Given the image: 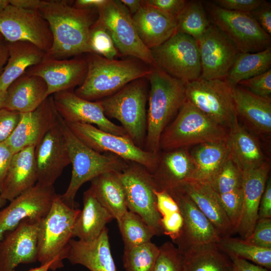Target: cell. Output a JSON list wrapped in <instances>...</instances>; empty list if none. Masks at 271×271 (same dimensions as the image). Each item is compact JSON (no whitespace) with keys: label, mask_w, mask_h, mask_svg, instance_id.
Wrapping results in <instances>:
<instances>
[{"label":"cell","mask_w":271,"mask_h":271,"mask_svg":"<svg viewBox=\"0 0 271 271\" xmlns=\"http://www.w3.org/2000/svg\"><path fill=\"white\" fill-rule=\"evenodd\" d=\"M263 0H215L217 6L231 11L250 13L257 8Z\"/></svg>","instance_id":"cell-49"},{"label":"cell","mask_w":271,"mask_h":271,"mask_svg":"<svg viewBox=\"0 0 271 271\" xmlns=\"http://www.w3.org/2000/svg\"><path fill=\"white\" fill-rule=\"evenodd\" d=\"M176 19L177 32L188 35L196 41L205 33L211 24L203 3L200 1H187Z\"/></svg>","instance_id":"cell-39"},{"label":"cell","mask_w":271,"mask_h":271,"mask_svg":"<svg viewBox=\"0 0 271 271\" xmlns=\"http://www.w3.org/2000/svg\"><path fill=\"white\" fill-rule=\"evenodd\" d=\"M0 34L8 42H29L46 53L53 44L49 25L38 10L11 4L0 13Z\"/></svg>","instance_id":"cell-14"},{"label":"cell","mask_w":271,"mask_h":271,"mask_svg":"<svg viewBox=\"0 0 271 271\" xmlns=\"http://www.w3.org/2000/svg\"><path fill=\"white\" fill-rule=\"evenodd\" d=\"M228 139L195 146L190 152L194 165L191 180L209 184L229 156Z\"/></svg>","instance_id":"cell-33"},{"label":"cell","mask_w":271,"mask_h":271,"mask_svg":"<svg viewBox=\"0 0 271 271\" xmlns=\"http://www.w3.org/2000/svg\"><path fill=\"white\" fill-rule=\"evenodd\" d=\"M35 159L37 182L47 186L54 185L65 168L71 164L59 115L57 120L35 147Z\"/></svg>","instance_id":"cell-19"},{"label":"cell","mask_w":271,"mask_h":271,"mask_svg":"<svg viewBox=\"0 0 271 271\" xmlns=\"http://www.w3.org/2000/svg\"><path fill=\"white\" fill-rule=\"evenodd\" d=\"M157 67L186 83L200 78L201 67L196 41L177 32L160 46L150 50Z\"/></svg>","instance_id":"cell-11"},{"label":"cell","mask_w":271,"mask_h":271,"mask_svg":"<svg viewBox=\"0 0 271 271\" xmlns=\"http://www.w3.org/2000/svg\"><path fill=\"white\" fill-rule=\"evenodd\" d=\"M52 96L57 113L65 122L95 124L103 131L128 137L121 126L114 123L106 116L99 100L84 99L73 90L60 91Z\"/></svg>","instance_id":"cell-17"},{"label":"cell","mask_w":271,"mask_h":271,"mask_svg":"<svg viewBox=\"0 0 271 271\" xmlns=\"http://www.w3.org/2000/svg\"><path fill=\"white\" fill-rule=\"evenodd\" d=\"M132 17L140 39L150 50L177 33L176 17L149 5L146 1Z\"/></svg>","instance_id":"cell-24"},{"label":"cell","mask_w":271,"mask_h":271,"mask_svg":"<svg viewBox=\"0 0 271 271\" xmlns=\"http://www.w3.org/2000/svg\"><path fill=\"white\" fill-rule=\"evenodd\" d=\"M269 163L266 161L259 167L242 173L243 201L235 232L242 239H246L251 235L258 219L259 204L269 178Z\"/></svg>","instance_id":"cell-23"},{"label":"cell","mask_w":271,"mask_h":271,"mask_svg":"<svg viewBox=\"0 0 271 271\" xmlns=\"http://www.w3.org/2000/svg\"><path fill=\"white\" fill-rule=\"evenodd\" d=\"M97 11L95 22L107 30L118 52L157 68L151 50L138 35L131 15L120 1L108 0Z\"/></svg>","instance_id":"cell-9"},{"label":"cell","mask_w":271,"mask_h":271,"mask_svg":"<svg viewBox=\"0 0 271 271\" xmlns=\"http://www.w3.org/2000/svg\"><path fill=\"white\" fill-rule=\"evenodd\" d=\"M178 188L192 199L221 237L231 236L235 232L216 193L209 184L190 180Z\"/></svg>","instance_id":"cell-27"},{"label":"cell","mask_w":271,"mask_h":271,"mask_svg":"<svg viewBox=\"0 0 271 271\" xmlns=\"http://www.w3.org/2000/svg\"><path fill=\"white\" fill-rule=\"evenodd\" d=\"M94 10L75 8L68 1L41 0L38 11L48 22L53 37L52 46L46 54L67 59L92 53L90 31L96 20Z\"/></svg>","instance_id":"cell-1"},{"label":"cell","mask_w":271,"mask_h":271,"mask_svg":"<svg viewBox=\"0 0 271 271\" xmlns=\"http://www.w3.org/2000/svg\"><path fill=\"white\" fill-rule=\"evenodd\" d=\"M47 90L42 78L25 73L7 90L5 108L19 113L32 111L48 97Z\"/></svg>","instance_id":"cell-30"},{"label":"cell","mask_w":271,"mask_h":271,"mask_svg":"<svg viewBox=\"0 0 271 271\" xmlns=\"http://www.w3.org/2000/svg\"><path fill=\"white\" fill-rule=\"evenodd\" d=\"M41 220L27 218L0 240V271H15L19 264L38 260L37 237Z\"/></svg>","instance_id":"cell-20"},{"label":"cell","mask_w":271,"mask_h":271,"mask_svg":"<svg viewBox=\"0 0 271 271\" xmlns=\"http://www.w3.org/2000/svg\"><path fill=\"white\" fill-rule=\"evenodd\" d=\"M87 71L86 58L58 59L46 54L38 64L29 67L26 73L40 76L46 82L47 96L65 90H73L83 82Z\"/></svg>","instance_id":"cell-18"},{"label":"cell","mask_w":271,"mask_h":271,"mask_svg":"<svg viewBox=\"0 0 271 271\" xmlns=\"http://www.w3.org/2000/svg\"><path fill=\"white\" fill-rule=\"evenodd\" d=\"M232 95L237 116L257 133L271 132V98L256 95L237 85L232 88Z\"/></svg>","instance_id":"cell-29"},{"label":"cell","mask_w":271,"mask_h":271,"mask_svg":"<svg viewBox=\"0 0 271 271\" xmlns=\"http://www.w3.org/2000/svg\"><path fill=\"white\" fill-rule=\"evenodd\" d=\"M238 85L256 95L263 97H270L271 69L241 81Z\"/></svg>","instance_id":"cell-46"},{"label":"cell","mask_w":271,"mask_h":271,"mask_svg":"<svg viewBox=\"0 0 271 271\" xmlns=\"http://www.w3.org/2000/svg\"><path fill=\"white\" fill-rule=\"evenodd\" d=\"M229 155L242 173L256 169L265 161L256 140L237 121L229 129Z\"/></svg>","instance_id":"cell-32"},{"label":"cell","mask_w":271,"mask_h":271,"mask_svg":"<svg viewBox=\"0 0 271 271\" xmlns=\"http://www.w3.org/2000/svg\"><path fill=\"white\" fill-rule=\"evenodd\" d=\"M7 98V91L0 90V109L5 108Z\"/></svg>","instance_id":"cell-60"},{"label":"cell","mask_w":271,"mask_h":271,"mask_svg":"<svg viewBox=\"0 0 271 271\" xmlns=\"http://www.w3.org/2000/svg\"><path fill=\"white\" fill-rule=\"evenodd\" d=\"M258 218H271V180L268 178L262 194L258 210Z\"/></svg>","instance_id":"cell-53"},{"label":"cell","mask_w":271,"mask_h":271,"mask_svg":"<svg viewBox=\"0 0 271 271\" xmlns=\"http://www.w3.org/2000/svg\"><path fill=\"white\" fill-rule=\"evenodd\" d=\"M9 58L8 44L3 38L0 39V75L2 74Z\"/></svg>","instance_id":"cell-57"},{"label":"cell","mask_w":271,"mask_h":271,"mask_svg":"<svg viewBox=\"0 0 271 271\" xmlns=\"http://www.w3.org/2000/svg\"><path fill=\"white\" fill-rule=\"evenodd\" d=\"M124 247L151 241L156 232L137 214L127 210L117 222Z\"/></svg>","instance_id":"cell-42"},{"label":"cell","mask_w":271,"mask_h":271,"mask_svg":"<svg viewBox=\"0 0 271 271\" xmlns=\"http://www.w3.org/2000/svg\"><path fill=\"white\" fill-rule=\"evenodd\" d=\"M196 42L201 67L200 78L224 79L236 56L240 52L232 42L212 24L196 40Z\"/></svg>","instance_id":"cell-16"},{"label":"cell","mask_w":271,"mask_h":271,"mask_svg":"<svg viewBox=\"0 0 271 271\" xmlns=\"http://www.w3.org/2000/svg\"><path fill=\"white\" fill-rule=\"evenodd\" d=\"M261 28L267 34H271V5L264 1L256 9L250 13Z\"/></svg>","instance_id":"cell-50"},{"label":"cell","mask_w":271,"mask_h":271,"mask_svg":"<svg viewBox=\"0 0 271 271\" xmlns=\"http://www.w3.org/2000/svg\"><path fill=\"white\" fill-rule=\"evenodd\" d=\"M119 173L109 172L102 174L91 181L90 187L97 201L117 222L128 210Z\"/></svg>","instance_id":"cell-35"},{"label":"cell","mask_w":271,"mask_h":271,"mask_svg":"<svg viewBox=\"0 0 271 271\" xmlns=\"http://www.w3.org/2000/svg\"><path fill=\"white\" fill-rule=\"evenodd\" d=\"M204 7L211 24L216 26L242 53H255L270 47V35L261 28L250 13L222 9L213 2Z\"/></svg>","instance_id":"cell-8"},{"label":"cell","mask_w":271,"mask_h":271,"mask_svg":"<svg viewBox=\"0 0 271 271\" xmlns=\"http://www.w3.org/2000/svg\"><path fill=\"white\" fill-rule=\"evenodd\" d=\"M66 258L71 264L83 265L90 271H117L106 227L96 239L91 241L71 239Z\"/></svg>","instance_id":"cell-26"},{"label":"cell","mask_w":271,"mask_h":271,"mask_svg":"<svg viewBox=\"0 0 271 271\" xmlns=\"http://www.w3.org/2000/svg\"><path fill=\"white\" fill-rule=\"evenodd\" d=\"M181 251V250H180ZM182 253L186 271H231L230 257L216 243L191 246Z\"/></svg>","instance_id":"cell-36"},{"label":"cell","mask_w":271,"mask_h":271,"mask_svg":"<svg viewBox=\"0 0 271 271\" xmlns=\"http://www.w3.org/2000/svg\"><path fill=\"white\" fill-rule=\"evenodd\" d=\"M2 38H3V37H2V36L1 35V34H0V39Z\"/></svg>","instance_id":"cell-63"},{"label":"cell","mask_w":271,"mask_h":271,"mask_svg":"<svg viewBox=\"0 0 271 271\" xmlns=\"http://www.w3.org/2000/svg\"><path fill=\"white\" fill-rule=\"evenodd\" d=\"M11 5L27 10H38L41 0H9Z\"/></svg>","instance_id":"cell-56"},{"label":"cell","mask_w":271,"mask_h":271,"mask_svg":"<svg viewBox=\"0 0 271 271\" xmlns=\"http://www.w3.org/2000/svg\"><path fill=\"white\" fill-rule=\"evenodd\" d=\"M83 203L74 225L72 237L89 242L96 239L113 218L97 201L90 188L83 193Z\"/></svg>","instance_id":"cell-31"},{"label":"cell","mask_w":271,"mask_h":271,"mask_svg":"<svg viewBox=\"0 0 271 271\" xmlns=\"http://www.w3.org/2000/svg\"><path fill=\"white\" fill-rule=\"evenodd\" d=\"M8 44L9 58L0 75V90L5 92L29 67L40 63L46 54L29 42L17 41Z\"/></svg>","instance_id":"cell-34"},{"label":"cell","mask_w":271,"mask_h":271,"mask_svg":"<svg viewBox=\"0 0 271 271\" xmlns=\"http://www.w3.org/2000/svg\"><path fill=\"white\" fill-rule=\"evenodd\" d=\"M160 248L151 241L124 247L122 257L126 271H154Z\"/></svg>","instance_id":"cell-43"},{"label":"cell","mask_w":271,"mask_h":271,"mask_svg":"<svg viewBox=\"0 0 271 271\" xmlns=\"http://www.w3.org/2000/svg\"><path fill=\"white\" fill-rule=\"evenodd\" d=\"M146 78L133 80L114 94L99 100L106 116L119 121L132 142L143 149L147 132L148 98Z\"/></svg>","instance_id":"cell-7"},{"label":"cell","mask_w":271,"mask_h":271,"mask_svg":"<svg viewBox=\"0 0 271 271\" xmlns=\"http://www.w3.org/2000/svg\"><path fill=\"white\" fill-rule=\"evenodd\" d=\"M65 122L75 136L97 152L111 153L126 161L139 164L151 173L157 165L160 153L139 148L129 137L113 134L85 123Z\"/></svg>","instance_id":"cell-10"},{"label":"cell","mask_w":271,"mask_h":271,"mask_svg":"<svg viewBox=\"0 0 271 271\" xmlns=\"http://www.w3.org/2000/svg\"><path fill=\"white\" fill-rule=\"evenodd\" d=\"M7 201L3 199L0 196V208L3 207L7 203Z\"/></svg>","instance_id":"cell-62"},{"label":"cell","mask_w":271,"mask_h":271,"mask_svg":"<svg viewBox=\"0 0 271 271\" xmlns=\"http://www.w3.org/2000/svg\"><path fill=\"white\" fill-rule=\"evenodd\" d=\"M186 96L195 107L228 130L238 121L232 88L224 79L199 78L187 82Z\"/></svg>","instance_id":"cell-12"},{"label":"cell","mask_w":271,"mask_h":271,"mask_svg":"<svg viewBox=\"0 0 271 271\" xmlns=\"http://www.w3.org/2000/svg\"><path fill=\"white\" fill-rule=\"evenodd\" d=\"M120 2L127 8L131 15L136 13L144 3V1L141 0H121Z\"/></svg>","instance_id":"cell-58"},{"label":"cell","mask_w":271,"mask_h":271,"mask_svg":"<svg viewBox=\"0 0 271 271\" xmlns=\"http://www.w3.org/2000/svg\"><path fill=\"white\" fill-rule=\"evenodd\" d=\"M270 47L255 53L239 52L224 80L231 88H233L241 81L270 69Z\"/></svg>","instance_id":"cell-38"},{"label":"cell","mask_w":271,"mask_h":271,"mask_svg":"<svg viewBox=\"0 0 271 271\" xmlns=\"http://www.w3.org/2000/svg\"><path fill=\"white\" fill-rule=\"evenodd\" d=\"M167 192L176 201L183 218L182 233L174 242L180 250L196 245L219 241L221 237L218 232L182 189L176 188Z\"/></svg>","instance_id":"cell-21"},{"label":"cell","mask_w":271,"mask_h":271,"mask_svg":"<svg viewBox=\"0 0 271 271\" xmlns=\"http://www.w3.org/2000/svg\"><path fill=\"white\" fill-rule=\"evenodd\" d=\"M194 165L188 148L164 151L151 173L157 190L169 191L191 180Z\"/></svg>","instance_id":"cell-25"},{"label":"cell","mask_w":271,"mask_h":271,"mask_svg":"<svg viewBox=\"0 0 271 271\" xmlns=\"http://www.w3.org/2000/svg\"><path fill=\"white\" fill-rule=\"evenodd\" d=\"M147 78L150 88L144 149L159 154L162 134L186 100V83L158 68H152Z\"/></svg>","instance_id":"cell-2"},{"label":"cell","mask_w":271,"mask_h":271,"mask_svg":"<svg viewBox=\"0 0 271 271\" xmlns=\"http://www.w3.org/2000/svg\"><path fill=\"white\" fill-rule=\"evenodd\" d=\"M232 262L231 271H269L267 268L252 263L234 255H228Z\"/></svg>","instance_id":"cell-54"},{"label":"cell","mask_w":271,"mask_h":271,"mask_svg":"<svg viewBox=\"0 0 271 271\" xmlns=\"http://www.w3.org/2000/svg\"><path fill=\"white\" fill-rule=\"evenodd\" d=\"M59 120L72 166L69 185L60 197L67 205L76 208V194L84 183L106 172H122L129 162L113 154H102L91 149L74 134L59 115Z\"/></svg>","instance_id":"cell-4"},{"label":"cell","mask_w":271,"mask_h":271,"mask_svg":"<svg viewBox=\"0 0 271 271\" xmlns=\"http://www.w3.org/2000/svg\"><path fill=\"white\" fill-rule=\"evenodd\" d=\"M154 271H186L182 253L171 242L160 247Z\"/></svg>","instance_id":"cell-45"},{"label":"cell","mask_w":271,"mask_h":271,"mask_svg":"<svg viewBox=\"0 0 271 271\" xmlns=\"http://www.w3.org/2000/svg\"><path fill=\"white\" fill-rule=\"evenodd\" d=\"M85 58L86 76L74 92L92 101L107 97L130 82L147 77L152 70V67L136 58L111 60L95 53H88Z\"/></svg>","instance_id":"cell-3"},{"label":"cell","mask_w":271,"mask_h":271,"mask_svg":"<svg viewBox=\"0 0 271 271\" xmlns=\"http://www.w3.org/2000/svg\"><path fill=\"white\" fill-rule=\"evenodd\" d=\"M108 0H77L74 7L81 9L96 10L103 6Z\"/></svg>","instance_id":"cell-55"},{"label":"cell","mask_w":271,"mask_h":271,"mask_svg":"<svg viewBox=\"0 0 271 271\" xmlns=\"http://www.w3.org/2000/svg\"><path fill=\"white\" fill-rule=\"evenodd\" d=\"M146 2L165 13L176 17L184 7L185 0H148Z\"/></svg>","instance_id":"cell-51"},{"label":"cell","mask_w":271,"mask_h":271,"mask_svg":"<svg viewBox=\"0 0 271 271\" xmlns=\"http://www.w3.org/2000/svg\"><path fill=\"white\" fill-rule=\"evenodd\" d=\"M10 5L9 0H0V13Z\"/></svg>","instance_id":"cell-61"},{"label":"cell","mask_w":271,"mask_h":271,"mask_svg":"<svg viewBox=\"0 0 271 271\" xmlns=\"http://www.w3.org/2000/svg\"><path fill=\"white\" fill-rule=\"evenodd\" d=\"M209 184L222 205H233L242 200V174L230 155Z\"/></svg>","instance_id":"cell-37"},{"label":"cell","mask_w":271,"mask_h":271,"mask_svg":"<svg viewBox=\"0 0 271 271\" xmlns=\"http://www.w3.org/2000/svg\"><path fill=\"white\" fill-rule=\"evenodd\" d=\"M14 154L5 142L0 144V192Z\"/></svg>","instance_id":"cell-52"},{"label":"cell","mask_w":271,"mask_h":271,"mask_svg":"<svg viewBox=\"0 0 271 271\" xmlns=\"http://www.w3.org/2000/svg\"><path fill=\"white\" fill-rule=\"evenodd\" d=\"M119 176L128 210L141 216L157 235L163 234L155 193L157 188L152 174L143 166L129 162Z\"/></svg>","instance_id":"cell-13"},{"label":"cell","mask_w":271,"mask_h":271,"mask_svg":"<svg viewBox=\"0 0 271 271\" xmlns=\"http://www.w3.org/2000/svg\"><path fill=\"white\" fill-rule=\"evenodd\" d=\"M35 150L28 147L14 154L0 192L4 200L12 201L37 183Z\"/></svg>","instance_id":"cell-28"},{"label":"cell","mask_w":271,"mask_h":271,"mask_svg":"<svg viewBox=\"0 0 271 271\" xmlns=\"http://www.w3.org/2000/svg\"><path fill=\"white\" fill-rule=\"evenodd\" d=\"M217 244L228 256L234 255L271 269V248L258 247L244 239L231 236L221 237Z\"/></svg>","instance_id":"cell-41"},{"label":"cell","mask_w":271,"mask_h":271,"mask_svg":"<svg viewBox=\"0 0 271 271\" xmlns=\"http://www.w3.org/2000/svg\"><path fill=\"white\" fill-rule=\"evenodd\" d=\"M244 240L258 247L271 248V218H258L252 233Z\"/></svg>","instance_id":"cell-47"},{"label":"cell","mask_w":271,"mask_h":271,"mask_svg":"<svg viewBox=\"0 0 271 271\" xmlns=\"http://www.w3.org/2000/svg\"><path fill=\"white\" fill-rule=\"evenodd\" d=\"M20 113L6 108L0 109V144L5 142L15 129Z\"/></svg>","instance_id":"cell-48"},{"label":"cell","mask_w":271,"mask_h":271,"mask_svg":"<svg viewBox=\"0 0 271 271\" xmlns=\"http://www.w3.org/2000/svg\"><path fill=\"white\" fill-rule=\"evenodd\" d=\"M90 45L92 53L107 59H115L118 55V51L109 32L95 21L90 28Z\"/></svg>","instance_id":"cell-44"},{"label":"cell","mask_w":271,"mask_h":271,"mask_svg":"<svg viewBox=\"0 0 271 271\" xmlns=\"http://www.w3.org/2000/svg\"><path fill=\"white\" fill-rule=\"evenodd\" d=\"M52 96L34 110L20 113L19 122L5 143L15 154L28 147H36L58 118Z\"/></svg>","instance_id":"cell-22"},{"label":"cell","mask_w":271,"mask_h":271,"mask_svg":"<svg viewBox=\"0 0 271 271\" xmlns=\"http://www.w3.org/2000/svg\"><path fill=\"white\" fill-rule=\"evenodd\" d=\"M229 130L206 115L187 99L173 122L162 134L164 151L226 141Z\"/></svg>","instance_id":"cell-6"},{"label":"cell","mask_w":271,"mask_h":271,"mask_svg":"<svg viewBox=\"0 0 271 271\" xmlns=\"http://www.w3.org/2000/svg\"><path fill=\"white\" fill-rule=\"evenodd\" d=\"M54 185L37 183L0 210V240L27 218L41 220L57 196Z\"/></svg>","instance_id":"cell-15"},{"label":"cell","mask_w":271,"mask_h":271,"mask_svg":"<svg viewBox=\"0 0 271 271\" xmlns=\"http://www.w3.org/2000/svg\"><path fill=\"white\" fill-rule=\"evenodd\" d=\"M52 266L53 263L49 262L41 264L39 267L31 268L28 271H48L49 269L51 270Z\"/></svg>","instance_id":"cell-59"},{"label":"cell","mask_w":271,"mask_h":271,"mask_svg":"<svg viewBox=\"0 0 271 271\" xmlns=\"http://www.w3.org/2000/svg\"><path fill=\"white\" fill-rule=\"evenodd\" d=\"M80 210L67 205L58 195L47 214L41 220L38 237V260L53 263L51 270L63 266L75 221Z\"/></svg>","instance_id":"cell-5"},{"label":"cell","mask_w":271,"mask_h":271,"mask_svg":"<svg viewBox=\"0 0 271 271\" xmlns=\"http://www.w3.org/2000/svg\"><path fill=\"white\" fill-rule=\"evenodd\" d=\"M155 193L162 233L169 236L174 242L180 237L183 227L181 210L176 201L167 191L155 190Z\"/></svg>","instance_id":"cell-40"}]
</instances>
